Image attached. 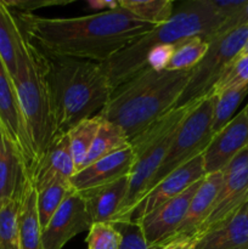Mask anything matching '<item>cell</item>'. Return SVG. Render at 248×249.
<instances>
[{"mask_svg": "<svg viewBox=\"0 0 248 249\" xmlns=\"http://www.w3.org/2000/svg\"><path fill=\"white\" fill-rule=\"evenodd\" d=\"M209 6L224 19H228L238 11L247 0H207Z\"/></svg>", "mask_w": 248, "mask_h": 249, "instance_id": "35", "label": "cell"}, {"mask_svg": "<svg viewBox=\"0 0 248 249\" xmlns=\"http://www.w3.org/2000/svg\"><path fill=\"white\" fill-rule=\"evenodd\" d=\"M12 80L36 163L57 135V130L50 91L44 74L43 60L23 36L21 39L17 72Z\"/></svg>", "mask_w": 248, "mask_h": 249, "instance_id": "5", "label": "cell"}, {"mask_svg": "<svg viewBox=\"0 0 248 249\" xmlns=\"http://www.w3.org/2000/svg\"><path fill=\"white\" fill-rule=\"evenodd\" d=\"M101 122V117L96 114L91 118L79 122L67 133L70 138L71 153H72L75 173L82 170L84 167V162L96 138Z\"/></svg>", "mask_w": 248, "mask_h": 249, "instance_id": "24", "label": "cell"}, {"mask_svg": "<svg viewBox=\"0 0 248 249\" xmlns=\"http://www.w3.org/2000/svg\"><path fill=\"white\" fill-rule=\"evenodd\" d=\"M113 224L122 237L119 249H158L148 246L142 229L136 221H121Z\"/></svg>", "mask_w": 248, "mask_h": 249, "instance_id": "32", "label": "cell"}, {"mask_svg": "<svg viewBox=\"0 0 248 249\" xmlns=\"http://www.w3.org/2000/svg\"><path fill=\"white\" fill-rule=\"evenodd\" d=\"M75 174L68 134H57L34 165L29 179L36 192L55 182H67Z\"/></svg>", "mask_w": 248, "mask_h": 249, "instance_id": "15", "label": "cell"}, {"mask_svg": "<svg viewBox=\"0 0 248 249\" xmlns=\"http://www.w3.org/2000/svg\"><path fill=\"white\" fill-rule=\"evenodd\" d=\"M248 84V55L236 58L221 74L211 94L219 95L226 90L237 89Z\"/></svg>", "mask_w": 248, "mask_h": 249, "instance_id": "30", "label": "cell"}, {"mask_svg": "<svg viewBox=\"0 0 248 249\" xmlns=\"http://www.w3.org/2000/svg\"><path fill=\"white\" fill-rule=\"evenodd\" d=\"M221 184L215 202L196 236L232 214L248 198V146L241 151L223 170Z\"/></svg>", "mask_w": 248, "mask_h": 249, "instance_id": "10", "label": "cell"}, {"mask_svg": "<svg viewBox=\"0 0 248 249\" xmlns=\"http://www.w3.org/2000/svg\"><path fill=\"white\" fill-rule=\"evenodd\" d=\"M0 123L2 134L18 153L24 175L31 177L35 165V153L29 140L19 109L17 92L9 71L0 58Z\"/></svg>", "mask_w": 248, "mask_h": 249, "instance_id": "9", "label": "cell"}, {"mask_svg": "<svg viewBox=\"0 0 248 249\" xmlns=\"http://www.w3.org/2000/svg\"><path fill=\"white\" fill-rule=\"evenodd\" d=\"M92 225L85 199L73 190L41 232L43 249H62L73 237Z\"/></svg>", "mask_w": 248, "mask_h": 249, "instance_id": "12", "label": "cell"}, {"mask_svg": "<svg viewBox=\"0 0 248 249\" xmlns=\"http://www.w3.org/2000/svg\"><path fill=\"white\" fill-rule=\"evenodd\" d=\"M7 6L12 10V11H19V12H31L32 10H36L39 7L44 6H53V5H65L67 1H5Z\"/></svg>", "mask_w": 248, "mask_h": 249, "instance_id": "36", "label": "cell"}, {"mask_svg": "<svg viewBox=\"0 0 248 249\" xmlns=\"http://www.w3.org/2000/svg\"><path fill=\"white\" fill-rule=\"evenodd\" d=\"M247 24H248V0L246 1V4L243 5L237 12H236V14H233L232 16L229 17L228 19H225V21L221 23V26L219 27L218 31L215 32V34H214L209 40L216 38V36H224V34L229 33V32L231 31H235V29L240 28V27L247 26ZM208 41H207V43H208Z\"/></svg>", "mask_w": 248, "mask_h": 249, "instance_id": "33", "label": "cell"}, {"mask_svg": "<svg viewBox=\"0 0 248 249\" xmlns=\"http://www.w3.org/2000/svg\"><path fill=\"white\" fill-rule=\"evenodd\" d=\"M245 55H248V41H247V44H246L245 48H243V50L241 51V53L237 56V57H240V56H245Z\"/></svg>", "mask_w": 248, "mask_h": 249, "instance_id": "38", "label": "cell"}, {"mask_svg": "<svg viewBox=\"0 0 248 249\" xmlns=\"http://www.w3.org/2000/svg\"><path fill=\"white\" fill-rule=\"evenodd\" d=\"M134 162L131 146L96 160L75 173L71 179L74 191L82 192L102 185L111 184L121 178L129 177Z\"/></svg>", "mask_w": 248, "mask_h": 249, "instance_id": "16", "label": "cell"}, {"mask_svg": "<svg viewBox=\"0 0 248 249\" xmlns=\"http://www.w3.org/2000/svg\"><path fill=\"white\" fill-rule=\"evenodd\" d=\"M129 146H130V141H129L126 134L123 131V129L116 124L111 123V122L102 119L101 125H100L96 138L92 142L91 148L88 153L83 168L88 167V165L92 164L96 160L107 157L112 153L124 150Z\"/></svg>", "mask_w": 248, "mask_h": 249, "instance_id": "23", "label": "cell"}, {"mask_svg": "<svg viewBox=\"0 0 248 249\" xmlns=\"http://www.w3.org/2000/svg\"><path fill=\"white\" fill-rule=\"evenodd\" d=\"M224 21L207 0H191L177 10L169 21L136 39L106 62L100 63V67L114 90L147 68V56L153 49L175 45L192 36H202L208 41Z\"/></svg>", "mask_w": 248, "mask_h": 249, "instance_id": "4", "label": "cell"}, {"mask_svg": "<svg viewBox=\"0 0 248 249\" xmlns=\"http://www.w3.org/2000/svg\"><path fill=\"white\" fill-rule=\"evenodd\" d=\"M73 191L71 184L67 182H55L50 186L45 187L41 191H38L36 196V208H38L39 223H40L41 232L49 221L51 220L53 214L56 213L66 197Z\"/></svg>", "mask_w": 248, "mask_h": 249, "instance_id": "27", "label": "cell"}, {"mask_svg": "<svg viewBox=\"0 0 248 249\" xmlns=\"http://www.w3.org/2000/svg\"><path fill=\"white\" fill-rule=\"evenodd\" d=\"M191 73L192 70L156 71L147 67L114 89L97 116L121 126L131 141L175 108Z\"/></svg>", "mask_w": 248, "mask_h": 249, "instance_id": "2", "label": "cell"}, {"mask_svg": "<svg viewBox=\"0 0 248 249\" xmlns=\"http://www.w3.org/2000/svg\"><path fill=\"white\" fill-rule=\"evenodd\" d=\"M248 146V104L216 134L202 153L206 175L223 172Z\"/></svg>", "mask_w": 248, "mask_h": 249, "instance_id": "13", "label": "cell"}, {"mask_svg": "<svg viewBox=\"0 0 248 249\" xmlns=\"http://www.w3.org/2000/svg\"><path fill=\"white\" fill-rule=\"evenodd\" d=\"M128 187L129 177H124L111 184L79 192L85 199L91 223H114L125 201Z\"/></svg>", "mask_w": 248, "mask_h": 249, "instance_id": "18", "label": "cell"}, {"mask_svg": "<svg viewBox=\"0 0 248 249\" xmlns=\"http://www.w3.org/2000/svg\"><path fill=\"white\" fill-rule=\"evenodd\" d=\"M36 196L38 194L32 180L28 177H24L19 192V249H43Z\"/></svg>", "mask_w": 248, "mask_h": 249, "instance_id": "20", "label": "cell"}, {"mask_svg": "<svg viewBox=\"0 0 248 249\" xmlns=\"http://www.w3.org/2000/svg\"><path fill=\"white\" fill-rule=\"evenodd\" d=\"M21 39V32L11 9L6 2L0 0V58L11 78H14L17 72Z\"/></svg>", "mask_w": 248, "mask_h": 249, "instance_id": "22", "label": "cell"}, {"mask_svg": "<svg viewBox=\"0 0 248 249\" xmlns=\"http://www.w3.org/2000/svg\"><path fill=\"white\" fill-rule=\"evenodd\" d=\"M215 99V95L208 94L195 104L177 129L167 156L153 177L146 194L162 182L168 175L203 153L213 138L212 121Z\"/></svg>", "mask_w": 248, "mask_h": 249, "instance_id": "7", "label": "cell"}, {"mask_svg": "<svg viewBox=\"0 0 248 249\" xmlns=\"http://www.w3.org/2000/svg\"><path fill=\"white\" fill-rule=\"evenodd\" d=\"M175 45H163L153 49L147 56V67L156 71H164L173 56Z\"/></svg>", "mask_w": 248, "mask_h": 249, "instance_id": "34", "label": "cell"}, {"mask_svg": "<svg viewBox=\"0 0 248 249\" xmlns=\"http://www.w3.org/2000/svg\"><path fill=\"white\" fill-rule=\"evenodd\" d=\"M2 141H4V134H2L1 123H0V147H1V145H2Z\"/></svg>", "mask_w": 248, "mask_h": 249, "instance_id": "39", "label": "cell"}, {"mask_svg": "<svg viewBox=\"0 0 248 249\" xmlns=\"http://www.w3.org/2000/svg\"><path fill=\"white\" fill-rule=\"evenodd\" d=\"M12 14L24 40L40 55L96 63L106 62L157 27L121 7L75 18H46L19 11Z\"/></svg>", "mask_w": 248, "mask_h": 249, "instance_id": "1", "label": "cell"}, {"mask_svg": "<svg viewBox=\"0 0 248 249\" xmlns=\"http://www.w3.org/2000/svg\"><path fill=\"white\" fill-rule=\"evenodd\" d=\"M40 56L57 134H67L79 122L96 116L106 106L113 90L100 63Z\"/></svg>", "mask_w": 248, "mask_h": 249, "instance_id": "3", "label": "cell"}, {"mask_svg": "<svg viewBox=\"0 0 248 249\" xmlns=\"http://www.w3.org/2000/svg\"><path fill=\"white\" fill-rule=\"evenodd\" d=\"M208 50V43L202 36L182 40L175 44L173 56L168 63L167 71H190L196 67Z\"/></svg>", "mask_w": 248, "mask_h": 249, "instance_id": "26", "label": "cell"}, {"mask_svg": "<svg viewBox=\"0 0 248 249\" xmlns=\"http://www.w3.org/2000/svg\"><path fill=\"white\" fill-rule=\"evenodd\" d=\"M19 195L0 204V249H19Z\"/></svg>", "mask_w": 248, "mask_h": 249, "instance_id": "29", "label": "cell"}, {"mask_svg": "<svg viewBox=\"0 0 248 249\" xmlns=\"http://www.w3.org/2000/svg\"><path fill=\"white\" fill-rule=\"evenodd\" d=\"M121 233L113 223H96L89 229L88 249H119Z\"/></svg>", "mask_w": 248, "mask_h": 249, "instance_id": "31", "label": "cell"}, {"mask_svg": "<svg viewBox=\"0 0 248 249\" xmlns=\"http://www.w3.org/2000/svg\"><path fill=\"white\" fill-rule=\"evenodd\" d=\"M204 177H206V173H204L203 157L199 155L168 175L162 182H159L157 186L147 192L143 198L139 202L138 206L134 208L130 220L139 221L156 208L164 204L165 202L179 196L185 190L203 179Z\"/></svg>", "mask_w": 248, "mask_h": 249, "instance_id": "14", "label": "cell"}, {"mask_svg": "<svg viewBox=\"0 0 248 249\" xmlns=\"http://www.w3.org/2000/svg\"><path fill=\"white\" fill-rule=\"evenodd\" d=\"M195 249H248V198L228 218L197 235Z\"/></svg>", "mask_w": 248, "mask_h": 249, "instance_id": "17", "label": "cell"}, {"mask_svg": "<svg viewBox=\"0 0 248 249\" xmlns=\"http://www.w3.org/2000/svg\"><path fill=\"white\" fill-rule=\"evenodd\" d=\"M248 95V84L237 89L226 90L215 95L213 121H212V134H216L233 118V113L238 108L241 102Z\"/></svg>", "mask_w": 248, "mask_h": 249, "instance_id": "28", "label": "cell"}, {"mask_svg": "<svg viewBox=\"0 0 248 249\" xmlns=\"http://www.w3.org/2000/svg\"><path fill=\"white\" fill-rule=\"evenodd\" d=\"M248 41V24L208 41V50L198 65L175 107L194 104L211 94L226 68L237 58Z\"/></svg>", "mask_w": 248, "mask_h": 249, "instance_id": "8", "label": "cell"}, {"mask_svg": "<svg viewBox=\"0 0 248 249\" xmlns=\"http://www.w3.org/2000/svg\"><path fill=\"white\" fill-rule=\"evenodd\" d=\"M223 172H218L203 178L196 194L192 197L186 215L177 229L174 238L181 236H196L199 226L206 220L215 202L219 190L223 184Z\"/></svg>", "mask_w": 248, "mask_h": 249, "instance_id": "19", "label": "cell"}, {"mask_svg": "<svg viewBox=\"0 0 248 249\" xmlns=\"http://www.w3.org/2000/svg\"><path fill=\"white\" fill-rule=\"evenodd\" d=\"M24 177L18 153L10 141L4 138L0 147V204L18 197Z\"/></svg>", "mask_w": 248, "mask_h": 249, "instance_id": "21", "label": "cell"}, {"mask_svg": "<svg viewBox=\"0 0 248 249\" xmlns=\"http://www.w3.org/2000/svg\"><path fill=\"white\" fill-rule=\"evenodd\" d=\"M202 180L136 221L140 224L150 247L159 249L174 238Z\"/></svg>", "mask_w": 248, "mask_h": 249, "instance_id": "11", "label": "cell"}, {"mask_svg": "<svg viewBox=\"0 0 248 249\" xmlns=\"http://www.w3.org/2000/svg\"><path fill=\"white\" fill-rule=\"evenodd\" d=\"M196 102L175 107L130 141L134 162L129 174L128 194L114 223L131 221L134 208L145 196L153 177L167 156L177 129Z\"/></svg>", "mask_w": 248, "mask_h": 249, "instance_id": "6", "label": "cell"}, {"mask_svg": "<svg viewBox=\"0 0 248 249\" xmlns=\"http://www.w3.org/2000/svg\"><path fill=\"white\" fill-rule=\"evenodd\" d=\"M118 5L121 9L155 26L165 23L174 15L173 2L169 0H119Z\"/></svg>", "mask_w": 248, "mask_h": 249, "instance_id": "25", "label": "cell"}, {"mask_svg": "<svg viewBox=\"0 0 248 249\" xmlns=\"http://www.w3.org/2000/svg\"><path fill=\"white\" fill-rule=\"evenodd\" d=\"M196 236H181L177 237L159 249H195Z\"/></svg>", "mask_w": 248, "mask_h": 249, "instance_id": "37", "label": "cell"}]
</instances>
